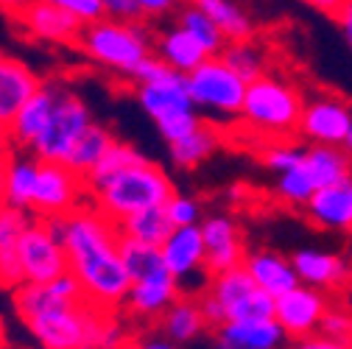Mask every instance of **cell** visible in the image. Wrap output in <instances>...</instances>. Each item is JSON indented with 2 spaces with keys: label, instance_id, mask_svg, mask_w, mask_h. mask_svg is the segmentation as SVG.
I'll list each match as a JSON object with an SVG mask.
<instances>
[{
  "label": "cell",
  "instance_id": "1",
  "mask_svg": "<svg viewBox=\"0 0 352 349\" xmlns=\"http://www.w3.org/2000/svg\"><path fill=\"white\" fill-rule=\"evenodd\" d=\"M70 274L81 282L84 299L98 311L118 313L131 288V277L120 257V229L93 201L56 218Z\"/></svg>",
  "mask_w": 352,
  "mask_h": 349
},
{
  "label": "cell",
  "instance_id": "2",
  "mask_svg": "<svg viewBox=\"0 0 352 349\" xmlns=\"http://www.w3.org/2000/svg\"><path fill=\"white\" fill-rule=\"evenodd\" d=\"M12 304L42 349H101L109 313L90 302H67L48 285L23 282L12 291Z\"/></svg>",
  "mask_w": 352,
  "mask_h": 349
},
{
  "label": "cell",
  "instance_id": "3",
  "mask_svg": "<svg viewBox=\"0 0 352 349\" xmlns=\"http://www.w3.org/2000/svg\"><path fill=\"white\" fill-rule=\"evenodd\" d=\"M302 109L305 98L299 87L277 73H266L246 87L241 120L235 126H243L249 135L260 140V146L291 140V135H299Z\"/></svg>",
  "mask_w": 352,
  "mask_h": 349
},
{
  "label": "cell",
  "instance_id": "4",
  "mask_svg": "<svg viewBox=\"0 0 352 349\" xmlns=\"http://www.w3.org/2000/svg\"><path fill=\"white\" fill-rule=\"evenodd\" d=\"M76 48L104 70L115 76L131 78L138 65L151 54L154 48V28H148L146 20L140 23H118L109 17H101L90 25H84Z\"/></svg>",
  "mask_w": 352,
  "mask_h": 349
},
{
  "label": "cell",
  "instance_id": "5",
  "mask_svg": "<svg viewBox=\"0 0 352 349\" xmlns=\"http://www.w3.org/2000/svg\"><path fill=\"white\" fill-rule=\"evenodd\" d=\"M173 182L165 173L162 165L146 159L135 168H129L118 173L115 179H109L104 188L90 193V201L107 215L115 224H120L123 218L135 215L148 207H162L173 196Z\"/></svg>",
  "mask_w": 352,
  "mask_h": 349
},
{
  "label": "cell",
  "instance_id": "6",
  "mask_svg": "<svg viewBox=\"0 0 352 349\" xmlns=\"http://www.w3.org/2000/svg\"><path fill=\"white\" fill-rule=\"evenodd\" d=\"M138 104L154 120L160 137L168 146L188 137L204 123V117L193 106V98L188 90V76L179 70H170L160 81L138 84Z\"/></svg>",
  "mask_w": 352,
  "mask_h": 349
},
{
  "label": "cell",
  "instance_id": "7",
  "mask_svg": "<svg viewBox=\"0 0 352 349\" xmlns=\"http://www.w3.org/2000/svg\"><path fill=\"white\" fill-rule=\"evenodd\" d=\"M246 81L227 65L224 56H210L193 73H188V90L196 112L215 126H235L241 120Z\"/></svg>",
  "mask_w": 352,
  "mask_h": 349
},
{
  "label": "cell",
  "instance_id": "8",
  "mask_svg": "<svg viewBox=\"0 0 352 349\" xmlns=\"http://www.w3.org/2000/svg\"><path fill=\"white\" fill-rule=\"evenodd\" d=\"M87 201H90V188L81 173H76L65 162H39L31 215L56 221V218H65L73 210L84 207Z\"/></svg>",
  "mask_w": 352,
  "mask_h": 349
},
{
  "label": "cell",
  "instance_id": "9",
  "mask_svg": "<svg viewBox=\"0 0 352 349\" xmlns=\"http://www.w3.org/2000/svg\"><path fill=\"white\" fill-rule=\"evenodd\" d=\"M165 269L176 277L182 296H201L210 288L212 274L207 271V246L201 235V224L173 227L168 240L160 246Z\"/></svg>",
  "mask_w": 352,
  "mask_h": 349
},
{
  "label": "cell",
  "instance_id": "10",
  "mask_svg": "<svg viewBox=\"0 0 352 349\" xmlns=\"http://www.w3.org/2000/svg\"><path fill=\"white\" fill-rule=\"evenodd\" d=\"M93 123L96 120H93L90 106H87L76 93L65 90V95L59 98V104L54 109V117L45 126V132L34 140V146L28 151L39 162H67L73 146Z\"/></svg>",
  "mask_w": 352,
  "mask_h": 349
},
{
  "label": "cell",
  "instance_id": "11",
  "mask_svg": "<svg viewBox=\"0 0 352 349\" xmlns=\"http://www.w3.org/2000/svg\"><path fill=\"white\" fill-rule=\"evenodd\" d=\"M20 266H23L25 282H39V285H48L51 280L70 271L67 251L56 229V221L36 218V215L31 218V224L20 238Z\"/></svg>",
  "mask_w": 352,
  "mask_h": 349
},
{
  "label": "cell",
  "instance_id": "12",
  "mask_svg": "<svg viewBox=\"0 0 352 349\" xmlns=\"http://www.w3.org/2000/svg\"><path fill=\"white\" fill-rule=\"evenodd\" d=\"M227 313V322H252V319H274L277 299L260 291L252 274L238 266L227 269L221 274H212L210 288H207Z\"/></svg>",
  "mask_w": 352,
  "mask_h": 349
},
{
  "label": "cell",
  "instance_id": "13",
  "mask_svg": "<svg viewBox=\"0 0 352 349\" xmlns=\"http://www.w3.org/2000/svg\"><path fill=\"white\" fill-rule=\"evenodd\" d=\"M352 132V106L338 95L305 98L299 137L311 146H344Z\"/></svg>",
  "mask_w": 352,
  "mask_h": 349
},
{
  "label": "cell",
  "instance_id": "14",
  "mask_svg": "<svg viewBox=\"0 0 352 349\" xmlns=\"http://www.w3.org/2000/svg\"><path fill=\"white\" fill-rule=\"evenodd\" d=\"M330 302H333V296L322 288L296 285L294 291H288L277 299L274 319L280 322V327L285 330V335L291 341H299V338L319 333V324L330 308Z\"/></svg>",
  "mask_w": 352,
  "mask_h": 349
},
{
  "label": "cell",
  "instance_id": "15",
  "mask_svg": "<svg viewBox=\"0 0 352 349\" xmlns=\"http://www.w3.org/2000/svg\"><path fill=\"white\" fill-rule=\"evenodd\" d=\"M179 296H182L179 282H176V277L168 269H162V271H154L148 277L131 280L123 311L135 322H160L165 316V311Z\"/></svg>",
  "mask_w": 352,
  "mask_h": 349
},
{
  "label": "cell",
  "instance_id": "16",
  "mask_svg": "<svg viewBox=\"0 0 352 349\" xmlns=\"http://www.w3.org/2000/svg\"><path fill=\"white\" fill-rule=\"evenodd\" d=\"M14 23L28 36L39 42H51V45H76L84 31V23L78 17H73L70 12L54 3H45V0H31L25 12L14 17Z\"/></svg>",
  "mask_w": 352,
  "mask_h": 349
},
{
  "label": "cell",
  "instance_id": "17",
  "mask_svg": "<svg viewBox=\"0 0 352 349\" xmlns=\"http://www.w3.org/2000/svg\"><path fill=\"white\" fill-rule=\"evenodd\" d=\"M201 235L207 246V271L210 274H221L227 269H238L246 260V246L241 227L232 215L227 212H215L207 215L201 221Z\"/></svg>",
  "mask_w": 352,
  "mask_h": 349
},
{
  "label": "cell",
  "instance_id": "18",
  "mask_svg": "<svg viewBox=\"0 0 352 349\" xmlns=\"http://www.w3.org/2000/svg\"><path fill=\"white\" fill-rule=\"evenodd\" d=\"M62 95H65V87L62 84L42 81V87L25 101V106L9 123V143L14 148H31L34 140L42 132H45V126L54 117V109H56V104H59Z\"/></svg>",
  "mask_w": 352,
  "mask_h": 349
},
{
  "label": "cell",
  "instance_id": "19",
  "mask_svg": "<svg viewBox=\"0 0 352 349\" xmlns=\"http://www.w3.org/2000/svg\"><path fill=\"white\" fill-rule=\"evenodd\" d=\"M291 263L299 274L302 285L322 288L327 293L341 291L352 282V263L341 254L319 251V249H296L291 254Z\"/></svg>",
  "mask_w": 352,
  "mask_h": 349
},
{
  "label": "cell",
  "instance_id": "20",
  "mask_svg": "<svg viewBox=\"0 0 352 349\" xmlns=\"http://www.w3.org/2000/svg\"><path fill=\"white\" fill-rule=\"evenodd\" d=\"M215 333V349H288L291 338L277 319L227 322Z\"/></svg>",
  "mask_w": 352,
  "mask_h": 349
},
{
  "label": "cell",
  "instance_id": "21",
  "mask_svg": "<svg viewBox=\"0 0 352 349\" xmlns=\"http://www.w3.org/2000/svg\"><path fill=\"white\" fill-rule=\"evenodd\" d=\"M31 212L20 207H3L0 210V288L14 291L25 282L23 266H20V238L25 227L31 224Z\"/></svg>",
  "mask_w": 352,
  "mask_h": 349
},
{
  "label": "cell",
  "instance_id": "22",
  "mask_svg": "<svg viewBox=\"0 0 352 349\" xmlns=\"http://www.w3.org/2000/svg\"><path fill=\"white\" fill-rule=\"evenodd\" d=\"M39 87L42 78L23 59L0 54V123L9 128V123Z\"/></svg>",
  "mask_w": 352,
  "mask_h": 349
},
{
  "label": "cell",
  "instance_id": "23",
  "mask_svg": "<svg viewBox=\"0 0 352 349\" xmlns=\"http://www.w3.org/2000/svg\"><path fill=\"white\" fill-rule=\"evenodd\" d=\"M305 212L319 229L352 235V179L316 190L305 204Z\"/></svg>",
  "mask_w": 352,
  "mask_h": 349
},
{
  "label": "cell",
  "instance_id": "24",
  "mask_svg": "<svg viewBox=\"0 0 352 349\" xmlns=\"http://www.w3.org/2000/svg\"><path fill=\"white\" fill-rule=\"evenodd\" d=\"M154 56H160L168 67L179 70V73H193L199 65H204L210 59V54L199 45V39L185 31L179 23H170V25H162L154 31V48H151Z\"/></svg>",
  "mask_w": 352,
  "mask_h": 349
},
{
  "label": "cell",
  "instance_id": "25",
  "mask_svg": "<svg viewBox=\"0 0 352 349\" xmlns=\"http://www.w3.org/2000/svg\"><path fill=\"white\" fill-rule=\"evenodd\" d=\"M243 269L252 274V280L257 282L260 291H266L269 296L280 299L283 293L294 291L299 282V274L291 263V257L274 251V249H254V251H246V260H243Z\"/></svg>",
  "mask_w": 352,
  "mask_h": 349
},
{
  "label": "cell",
  "instance_id": "26",
  "mask_svg": "<svg viewBox=\"0 0 352 349\" xmlns=\"http://www.w3.org/2000/svg\"><path fill=\"white\" fill-rule=\"evenodd\" d=\"M302 165L307 177L314 179L316 190L352 179V157L344 146H307Z\"/></svg>",
  "mask_w": 352,
  "mask_h": 349
},
{
  "label": "cell",
  "instance_id": "27",
  "mask_svg": "<svg viewBox=\"0 0 352 349\" xmlns=\"http://www.w3.org/2000/svg\"><path fill=\"white\" fill-rule=\"evenodd\" d=\"M160 330L162 335H168L173 344H188L196 341L207 327V319L201 313L199 296H179L170 308L165 311V316L160 319Z\"/></svg>",
  "mask_w": 352,
  "mask_h": 349
},
{
  "label": "cell",
  "instance_id": "28",
  "mask_svg": "<svg viewBox=\"0 0 352 349\" xmlns=\"http://www.w3.org/2000/svg\"><path fill=\"white\" fill-rule=\"evenodd\" d=\"M218 146H221V126L204 120L196 132H190L188 137L170 143L168 148H170V162L176 168H196L204 159H210Z\"/></svg>",
  "mask_w": 352,
  "mask_h": 349
},
{
  "label": "cell",
  "instance_id": "29",
  "mask_svg": "<svg viewBox=\"0 0 352 349\" xmlns=\"http://www.w3.org/2000/svg\"><path fill=\"white\" fill-rule=\"evenodd\" d=\"M221 56L227 59V65H230L246 84L257 81L260 76H266V73H269V65H272V54H269V48L263 45L260 39H254V36L230 42Z\"/></svg>",
  "mask_w": 352,
  "mask_h": 349
},
{
  "label": "cell",
  "instance_id": "30",
  "mask_svg": "<svg viewBox=\"0 0 352 349\" xmlns=\"http://www.w3.org/2000/svg\"><path fill=\"white\" fill-rule=\"evenodd\" d=\"M36 173H39L36 157H25V154L6 157V204L9 207H20L31 212Z\"/></svg>",
  "mask_w": 352,
  "mask_h": 349
},
{
  "label": "cell",
  "instance_id": "31",
  "mask_svg": "<svg viewBox=\"0 0 352 349\" xmlns=\"http://www.w3.org/2000/svg\"><path fill=\"white\" fill-rule=\"evenodd\" d=\"M118 229L126 238H135V240H143L151 246H162L168 240V235L173 232V224H170L168 210L162 204V207H148V210H140L135 215L123 218Z\"/></svg>",
  "mask_w": 352,
  "mask_h": 349
},
{
  "label": "cell",
  "instance_id": "32",
  "mask_svg": "<svg viewBox=\"0 0 352 349\" xmlns=\"http://www.w3.org/2000/svg\"><path fill=\"white\" fill-rule=\"evenodd\" d=\"M118 137L112 135V128L109 126H104V123H93L87 132L78 137V143L73 146V151H70V157H67V168H73L76 173H81V177H87L98 162H101V157L109 151V146L115 143Z\"/></svg>",
  "mask_w": 352,
  "mask_h": 349
},
{
  "label": "cell",
  "instance_id": "33",
  "mask_svg": "<svg viewBox=\"0 0 352 349\" xmlns=\"http://www.w3.org/2000/svg\"><path fill=\"white\" fill-rule=\"evenodd\" d=\"M188 3H193L196 9H201L218 28L227 34L230 42L254 36V23H252V17L235 3V0H188Z\"/></svg>",
  "mask_w": 352,
  "mask_h": 349
},
{
  "label": "cell",
  "instance_id": "34",
  "mask_svg": "<svg viewBox=\"0 0 352 349\" xmlns=\"http://www.w3.org/2000/svg\"><path fill=\"white\" fill-rule=\"evenodd\" d=\"M140 162H146V154H143L138 146H131V143H126V140H115V143L109 146V151L101 157V162L84 177V179H87V188H90V193H93V190L104 188L109 179H115L118 173L135 168V165H140Z\"/></svg>",
  "mask_w": 352,
  "mask_h": 349
},
{
  "label": "cell",
  "instance_id": "35",
  "mask_svg": "<svg viewBox=\"0 0 352 349\" xmlns=\"http://www.w3.org/2000/svg\"><path fill=\"white\" fill-rule=\"evenodd\" d=\"M176 23H179L185 31H190V34L199 39V45H201L210 56H221L224 48L230 45L227 34L218 28L201 9H196L193 3H188V0H185V6L176 12Z\"/></svg>",
  "mask_w": 352,
  "mask_h": 349
},
{
  "label": "cell",
  "instance_id": "36",
  "mask_svg": "<svg viewBox=\"0 0 352 349\" xmlns=\"http://www.w3.org/2000/svg\"><path fill=\"white\" fill-rule=\"evenodd\" d=\"M120 257H123V266H126L131 280H140V277H148V274L165 269V260H162L160 246H151V243H143V240H135V238H126V235H120Z\"/></svg>",
  "mask_w": 352,
  "mask_h": 349
},
{
  "label": "cell",
  "instance_id": "37",
  "mask_svg": "<svg viewBox=\"0 0 352 349\" xmlns=\"http://www.w3.org/2000/svg\"><path fill=\"white\" fill-rule=\"evenodd\" d=\"M274 193H277L285 204H291V207H305L307 201L314 199L316 185H314L311 177H307L305 165H296V168H291V170H285V173H277Z\"/></svg>",
  "mask_w": 352,
  "mask_h": 349
},
{
  "label": "cell",
  "instance_id": "38",
  "mask_svg": "<svg viewBox=\"0 0 352 349\" xmlns=\"http://www.w3.org/2000/svg\"><path fill=\"white\" fill-rule=\"evenodd\" d=\"M257 154H260V162L266 165L269 170H274V173H285V170L302 165V159H305V148L296 146V143H291V140L263 143Z\"/></svg>",
  "mask_w": 352,
  "mask_h": 349
},
{
  "label": "cell",
  "instance_id": "39",
  "mask_svg": "<svg viewBox=\"0 0 352 349\" xmlns=\"http://www.w3.org/2000/svg\"><path fill=\"white\" fill-rule=\"evenodd\" d=\"M319 335L341 341V344H352V308L333 299L322 324H319Z\"/></svg>",
  "mask_w": 352,
  "mask_h": 349
},
{
  "label": "cell",
  "instance_id": "40",
  "mask_svg": "<svg viewBox=\"0 0 352 349\" xmlns=\"http://www.w3.org/2000/svg\"><path fill=\"white\" fill-rule=\"evenodd\" d=\"M168 210V218L173 227H193V224H201V204L193 199V196H185V193H173L165 204Z\"/></svg>",
  "mask_w": 352,
  "mask_h": 349
},
{
  "label": "cell",
  "instance_id": "41",
  "mask_svg": "<svg viewBox=\"0 0 352 349\" xmlns=\"http://www.w3.org/2000/svg\"><path fill=\"white\" fill-rule=\"evenodd\" d=\"M45 3H54L65 12H70L73 17H78L84 25H90L96 20L104 17V9H101V0H45Z\"/></svg>",
  "mask_w": 352,
  "mask_h": 349
},
{
  "label": "cell",
  "instance_id": "42",
  "mask_svg": "<svg viewBox=\"0 0 352 349\" xmlns=\"http://www.w3.org/2000/svg\"><path fill=\"white\" fill-rule=\"evenodd\" d=\"M101 9H104V17L118 20V23H140V20H146L138 0H101Z\"/></svg>",
  "mask_w": 352,
  "mask_h": 349
},
{
  "label": "cell",
  "instance_id": "43",
  "mask_svg": "<svg viewBox=\"0 0 352 349\" xmlns=\"http://www.w3.org/2000/svg\"><path fill=\"white\" fill-rule=\"evenodd\" d=\"M173 67H168L160 56H154V54H148L140 65H138V70L131 73V81L135 84H148V81H160V78H165L168 73H170Z\"/></svg>",
  "mask_w": 352,
  "mask_h": 349
},
{
  "label": "cell",
  "instance_id": "44",
  "mask_svg": "<svg viewBox=\"0 0 352 349\" xmlns=\"http://www.w3.org/2000/svg\"><path fill=\"white\" fill-rule=\"evenodd\" d=\"M140 9H143V17L146 20H160V17H168V14H176L185 0H138Z\"/></svg>",
  "mask_w": 352,
  "mask_h": 349
},
{
  "label": "cell",
  "instance_id": "45",
  "mask_svg": "<svg viewBox=\"0 0 352 349\" xmlns=\"http://www.w3.org/2000/svg\"><path fill=\"white\" fill-rule=\"evenodd\" d=\"M288 349H352V344H341V341H333V338H324V335L316 333V335L291 341Z\"/></svg>",
  "mask_w": 352,
  "mask_h": 349
},
{
  "label": "cell",
  "instance_id": "46",
  "mask_svg": "<svg viewBox=\"0 0 352 349\" xmlns=\"http://www.w3.org/2000/svg\"><path fill=\"white\" fill-rule=\"evenodd\" d=\"M123 349H176L168 335H148V338H129Z\"/></svg>",
  "mask_w": 352,
  "mask_h": 349
},
{
  "label": "cell",
  "instance_id": "47",
  "mask_svg": "<svg viewBox=\"0 0 352 349\" xmlns=\"http://www.w3.org/2000/svg\"><path fill=\"white\" fill-rule=\"evenodd\" d=\"M336 23H338V31L344 34V39H346V45L352 48V0H346V3L341 6V12L333 17Z\"/></svg>",
  "mask_w": 352,
  "mask_h": 349
},
{
  "label": "cell",
  "instance_id": "48",
  "mask_svg": "<svg viewBox=\"0 0 352 349\" xmlns=\"http://www.w3.org/2000/svg\"><path fill=\"white\" fill-rule=\"evenodd\" d=\"M302 3L311 6V9H316V12H322V14H327V17H336L346 0H302Z\"/></svg>",
  "mask_w": 352,
  "mask_h": 349
},
{
  "label": "cell",
  "instance_id": "49",
  "mask_svg": "<svg viewBox=\"0 0 352 349\" xmlns=\"http://www.w3.org/2000/svg\"><path fill=\"white\" fill-rule=\"evenodd\" d=\"M31 0H0V12L9 14V17H17L20 12H25V6Z\"/></svg>",
  "mask_w": 352,
  "mask_h": 349
},
{
  "label": "cell",
  "instance_id": "50",
  "mask_svg": "<svg viewBox=\"0 0 352 349\" xmlns=\"http://www.w3.org/2000/svg\"><path fill=\"white\" fill-rule=\"evenodd\" d=\"M6 207V157L0 154V210Z\"/></svg>",
  "mask_w": 352,
  "mask_h": 349
},
{
  "label": "cell",
  "instance_id": "51",
  "mask_svg": "<svg viewBox=\"0 0 352 349\" xmlns=\"http://www.w3.org/2000/svg\"><path fill=\"white\" fill-rule=\"evenodd\" d=\"M12 143H9V128L0 123V154H6V148H9Z\"/></svg>",
  "mask_w": 352,
  "mask_h": 349
},
{
  "label": "cell",
  "instance_id": "52",
  "mask_svg": "<svg viewBox=\"0 0 352 349\" xmlns=\"http://www.w3.org/2000/svg\"><path fill=\"white\" fill-rule=\"evenodd\" d=\"M344 148H346V154L352 157V132H349V137H346V143H344Z\"/></svg>",
  "mask_w": 352,
  "mask_h": 349
}]
</instances>
